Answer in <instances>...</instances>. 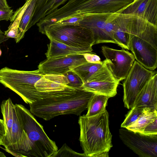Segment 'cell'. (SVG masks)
<instances>
[{"mask_svg":"<svg viewBox=\"0 0 157 157\" xmlns=\"http://www.w3.org/2000/svg\"><path fill=\"white\" fill-rule=\"evenodd\" d=\"M129 49L145 68L157 67V26L138 15L125 14Z\"/></svg>","mask_w":157,"mask_h":157,"instance_id":"obj_1","label":"cell"},{"mask_svg":"<svg viewBox=\"0 0 157 157\" xmlns=\"http://www.w3.org/2000/svg\"><path fill=\"white\" fill-rule=\"evenodd\" d=\"M109 114L106 110L96 115L80 116L79 140L86 157H100L113 147L109 126Z\"/></svg>","mask_w":157,"mask_h":157,"instance_id":"obj_2","label":"cell"},{"mask_svg":"<svg viewBox=\"0 0 157 157\" xmlns=\"http://www.w3.org/2000/svg\"><path fill=\"white\" fill-rule=\"evenodd\" d=\"M93 94L82 88L72 94L37 100L29 105V111L33 115L46 121L62 115H80L87 109Z\"/></svg>","mask_w":157,"mask_h":157,"instance_id":"obj_3","label":"cell"},{"mask_svg":"<svg viewBox=\"0 0 157 157\" xmlns=\"http://www.w3.org/2000/svg\"><path fill=\"white\" fill-rule=\"evenodd\" d=\"M15 106L19 121L31 143L30 157H52L58 150L55 142L49 137L29 110L21 104Z\"/></svg>","mask_w":157,"mask_h":157,"instance_id":"obj_4","label":"cell"},{"mask_svg":"<svg viewBox=\"0 0 157 157\" xmlns=\"http://www.w3.org/2000/svg\"><path fill=\"white\" fill-rule=\"evenodd\" d=\"M43 75L38 69L24 71L6 67L0 70V83L29 105L38 100V93L34 85Z\"/></svg>","mask_w":157,"mask_h":157,"instance_id":"obj_5","label":"cell"},{"mask_svg":"<svg viewBox=\"0 0 157 157\" xmlns=\"http://www.w3.org/2000/svg\"><path fill=\"white\" fill-rule=\"evenodd\" d=\"M43 34L68 45L81 49L88 52L93 51L95 40L92 31L79 25L53 24L44 28Z\"/></svg>","mask_w":157,"mask_h":157,"instance_id":"obj_6","label":"cell"},{"mask_svg":"<svg viewBox=\"0 0 157 157\" xmlns=\"http://www.w3.org/2000/svg\"><path fill=\"white\" fill-rule=\"evenodd\" d=\"M134 0H68L62 7L67 18L86 13H120Z\"/></svg>","mask_w":157,"mask_h":157,"instance_id":"obj_7","label":"cell"},{"mask_svg":"<svg viewBox=\"0 0 157 157\" xmlns=\"http://www.w3.org/2000/svg\"><path fill=\"white\" fill-rule=\"evenodd\" d=\"M156 72L148 70L135 60L123 84L124 107L129 109L147 82Z\"/></svg>","mask_w":157,"mask_h":157,"instance_id":"obj_8","label":"cell"},{"mask_svg":"<svg viewBox=\"0 0 157 157\" xmlns=\"http://www.w3.org/2000/svg\"><path fill=\"white\" fill-rule=\"evenodd\" d=\"M104 60L115 78L120 82L126 78L135 60L131 53L124 48L118 50L103 46Z\"/></svg>","mask_w":157,"mask_h":157,"instance_id":"obj_9","label":"cell"},{"mask_svg":"<svg viewBox=\"0 0 157 157\" xmlns=\"http://www.w3.org/2000/svg\"><path fill=\"white\" fill-rule=\"evenodd\" d=\"M119 135L124 144L140 156L157 157V135H146L123 128Z\"/></svg>","mask_w":157,"mask_h":157,"instance_id":"obj_10","label":"cell"},{"mask_svg":"<svg viewBox=\"0 0 157 157\" xmlns=\"http://www.w3.org/2000/svg\"><path fill=\"white\" fill-rule=\"evenodd\" d=\"M119 82L105 63L88 81L83 83L82 88L88 92L110 98L117 94Z\"/></svg>","mask_w":157,"mask_h":157,"instance_id":"obj_11","label":"cell"},{"mask_svg":"<svg viewBox=\"0 0 157 157\" xmlns=\"http://www.w3.org/2000/svg\"><path fill=\"white\" fill-rule=\"evenodd\" d=\"M86 62L83 54L71 55L47 59L40 63L38 69L44 75H63Z\"/></svg>","mask_w":157,"mask_h":157,"instance_id":"obj_12","label":"cell"},{"mask_svg":"<svg viewBox=\"0 0 157 157\" xmlns=\"http://www.w3.org/2000/svg\"><path fill=\"white\" fill-rule=\"evenodd\" d=\"M5 148L7 152L16 157H30L31 143L19 121L15 108L11 137Z\"/></svg>","mask_w":157,"mask_h":157,"instance_id":"obj_13","label":"cell"},{"mask_svg":"<svg viewBox=\"0 0 157 157\" xmlns=\"http://www.w3.org/2000/svg\"><path fill=\"white\" fill-rule=\"evenodd\" d=\"M111 13H86L79 25L90 30L95 40V44L111 43L117 44L107 35L105 28L108 19Z\"/></svg>","mask_w":157,"mask_h":157,"instance_id":"obj_14","label":"cell"},{"mask_svg":"<svg viewBox=\"0 0 157 157\" xmlns=\"http://www.w3.org/2000/svg\"><path fill=\"white\" fill-rule=\"evenodd\" d=\"M120 13L140 16L157 26V0H136Z\"/></svg>","mask_w":157,"mask_h":157,"instance_id":"obj_15","label":"cell"},{"mask_svg":"<svg viewBox=\"0 0 157 157\" xmlns=\"http://www.w3.org/2000/svg\"><path fill=\"white\" fill-rule=\"evenodd\" d=\"M145 107L157 109V72L151 77L138 94L132 108Z\"/></svg>","mask_w":157,"mask_h":157,"instance_id":"obj_16","label":"cell"},{"mask_svg":"<svg viewBox=\"0 0 157 157\" xmlns=\"http://www.w3.org/2000/svg\"><path fill=\"white\" fill-rule=\"evenodd\" d=\"M67 78L63 75L46 74L35 84L38 92H48L63 90L70 86Z\"/></svg>","mask_w":157,"mask_h":157,"instance_id":"obj_17","label":"cell"},{"mask_svg":"<svg viewBox=\"0 0 157 157\" xmlns=\"http://www.w3.org/2000/svg\"><path fill=\"white\" fill-rule=\"evenodd\" d=\"M48 38L50 43L47 45L48 49L45 53L47 59L88 53L84 50L68 45L51 37Z\"/></svg>","mask_w":157,"mask_h":157,"instance_id":"obj_18","label":"cell"},{"mask_svg":"<svg viewBox=\"0 0 157 157\" xmlns=\"http://www.w3.org/2000/svg\"><path fill=\"white\" fill-rule=\"evenodd\" d=\"M68 0H37L36 2L30 27L40 19L57 10Z\"/></svg>","mask_w":157,"mask_h":157,"instance_id":"obj_19","label":"cell"},{"mask_svg":"<svg viewBox=\"0 0 157 157\" xmlns=\"http://www.w3.org/2000/svg\"><path fill=\"white\" fill-rule=\"evenodd\" d=\"M15 108V105L10 98L3 101L1 104V111L6 129V135L2 145L5 147L7 145L11 137Z\"/></svg>","mask_w":157,"mask_h":157,"instance_id":"obj_20","label":"cell"},{"mask_svg":"<svg viewBox=\"0 0 157 157\" xmlns=\"http://www.w3.org/2000/svg\"><path fill=\"white\" fill-rule=\"evenodd\" d=\"M156 118L157 109L145 107L143 109L138 119L125 128L134 132L140 133L148 124Z\"/></svg>","mask_w":157,"mask_h":157,"instance_id":"obj_21","label":"cell"},{"mask_svg":"<svg viewBox=\"0 0 157 157\" xmlns=\"http://www.w3.org/2000/svg\"><path fill=\"white\" fill-rule=\"evenodd\" d=\"M37 0H30L21 16L18 30V36L15 39L18 43L24 36L26 32L30 28Z\"/></svg>","mask_w":157,"mask_h":157,"instance_id":"obj_22","label":"cell"},{"mask_svg":"<svg viewBox=\"0 0 157 157\" xmlns=\"http://www.w3.org/2000/svg\"><path fill=\"white\" fill-rule=\"evenodd\" d=\"M109 98L105 96L94 94L89 101L87 112L85 115L91 117L105 111Z\"/></svg>","mask_w":157,"mask_h":157,"instance_id":"obj_23","label":"cell"},{"mask_svg":"<svg viewBox=\"0 0 157 157\" xmlns=\"http://www.w3.org/2000/svg\"><path fill=\"white\" fill-rule=\"evenodd\" d=\"M104 64V61L99 63L86 62L76 67L72 70L80 76L84 83L88 81Z\"/></svg>","mask_w":157,"mask_h":157,"instance_id":"obj_24","label":"cell"},{"mask_svg":"<svg viewBox=\"0 0 157 157\" xmlns=\"http://www.w3.org/2000/svg\"><path fill=\"white\" fill-rule=\"evenodd\" d=\"M143 109L137 108H132L121 124V127L126 128L135 122L142 113Z\"/></svg>","mask_w":157,"mask_h":157,"instance_id":"obj_25","label":"cell"},{"mask_svg":"<svg viewBox=\"0 0 157 157\" xmlns=\"http://www.w3.org/2000/svg\"><path fill=\"white\" fill-rule=\"evenodd\" d=\"M86 157L83 153H79L75 151L66 144H63L52 156V157Z\"/></svg>","mask_w":157,"mask_h":157,"instance_id":"obj_26","label":"cell"},{"mask_svg":"<svg viewBox=\"0 0 157 157\" xmlns=\"http://www.w3.org/2000/svg\"><path fill=\"white\" fill-rule=\"evenodd\" d=\"M67 78V86L75 88H81L83 82L80 76L72 70L70 71L63 75Z\"/></svg>","mask_w":157,"mask_h":157,"instance_id":"obj_27","label":"cell"},{"mask_svg":"<svg viewBox=\"0 0 157 157\" xmlns=\"http://www.w3.org/2000/svg\"><path fill=\"white\" fill-rule=\"evenodd\" d=\"M83 16V13L75 15L70 18L59 21L54 24L58 25H79V22L82 20Z\"/></svg>","mask_w":157,"mask_h":157,"instance_id":"obj_28","label":"cell"},{"mask_svg":"<svg viewBox=\"0 0 157 157\" xmlns=\"http://www.w3.org/2000/svg\"><path fill=\"white\" fill-rule=\"evenodd\" d=\"M19 23L13 21L12 22L8 29L5 32L4 35L7 37L16 39L18 36V30Z\"/></svg>","mask_w":157,"mask_h":157,"instance_id":"obj_29","label":"cell"},{"mask_svg":"<svg viewBox=\"0 0 157 157\" xmlns=\"http://www.w3.org/2000/svg\"><path fill=\"white\" fill-rule=\"evenodd\" d=\"M140 133L146 135H157V118L148 124Z\"/></svg>","mask_w":157,"mask_h":157,"instance_id":"obj_30","label":"cell"},{"mask_svg":"<svg viewBox=\"0 0 157 157\" xmlns=\"http://www.w3.org/2000/svg\"><path fill=\"white\" fill-rule=\"evenodd\" d=\"M83 55L87 62L95 63L101 61L100 57L95 53H86L83 54Z\"/></svg>","mask_w":157,"mask_h":157,"instance_id":"obj_31","label":"cell"},{"mask_svg":"<svg viewBox=\"0 0 157 157\" xmlns=\"http://www.w3.org/2000/svg\"><path fill=\"white\" fill-rule=\"evenodd\" d=\"M13 9L10 8L0 9V21L2 20L8 21L10 20L13 16Z\"/></svg>","mask_w":157,"mask_h":157,"instance_id":"obj_32","label":"cell"},{"mask_svg":"<svg viewBox=\"0 0 157 157\" xmlns=\"http://www.w3.org/2000/svg\"><path fill=\"white\" fill-rule=\"evenodd\" d=\"M6 135V129L3 120L0 119V146L2 145Z\"/></svg>","mask_w":157,"mask_h":157,"instance_id":"obj_33","label":"cell"},{"mask_svg":"<svg viewBox=\"0 0 157 157\" xmlns=\"http://www.w3.org/2000/svg\"><path fill=\"white\" fill-rule=\"evenodd\" d=\"M10 8L7 4L6 0H0V9Z\"/></svg>","mask_w":157,"mask_h":157,"instance_id":"obj_34","label":"cell"},{"mask_svg":"<svg viewBox=\"0 0 157 157\" xmlns=\"http://www.w3.org/2000/svg\"><path fill=\"white\" fill-rule=\"evenodd\" d=\"M9 38L5 35L4 33H0V44L6 41Z\"/></svg>","mask_w":157,"mask_h":157,"instance_id":"obj_35","label":"cell"},{"mask_svg":"<svg viewBox=\"0 0 157 157\" xmlns=\"http://www.w3.org/2000/svg\"><path fill=\"white\" fill-rule=\"evenodd\" d=\"M2 54V52L0 48V56H1Z\"/></svg>","mask_w":157,"mask_h":157,"instance_id":"obj_36","label":"cell"},{"mask_svg":"<svg viewBox=\"0 0 157 157\" xmlns=\"http://www.w3.org/2000/svg\"><path fill=\"white\" fill-rule=\"evenodd\" d=\"M0 33H4L1 30L0 28Z\"/></svg>","mask_w":157,"mask_h":157,"instance_id":"obj_37","label":"cell"},{"mask_svg":"<svg viewBox=\"0 0 157 157\" xmlns=\"http://www.w3.org/2000/svg\"><path fill=\"white\" fill-rule=\"evenodd\" d=\"M135 0H134V1H135Z\"/></svg>","mask_w":157,"mask_h":157,"instance_id":"obj_38","label":"cell"}]
</instances>
